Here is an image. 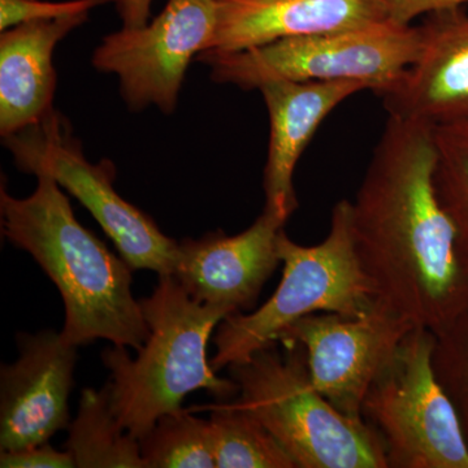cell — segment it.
<instances>
[{
	"label": "cell",
	"instance_id": "cell-1",
	"mask_svg": "<svg viewBox=\"0 0 468 468\" xmlns=\"http://www.w3.org/2000/svg\"><path fill=\"white\" fill-rule=\"evenodd\" d=\"M436 163L435 128L389 116L351 202L354 248L375 300L433 334L458 315L468 292Z\"/></svg>",
	"mask_w": 468,
	"mask_h": 468
},
{
	"label": "cell",
	"instance_id": "cell-2",
	"mask_svg": "<svg viewBox=\"0 0 468 468\" xmlns=\"http://www.w3.org/2000/svg\"><path fill=\"white\" fill-rule=\"evenodd\" d=\"M37 178L36 190L27 198H15L2 187V229L60 292L66 310L61 335L77 347L107 340L137 351L150 331L132 292L133 268L82 227L50 175Z\"/></svg>",
	"mask_w": 468,
	"mask_h": 468
},
{
	"label": "cell",
	"instance_id": "cell-3",
	"mask_svg": "<svg viewBox=\"0 0 468 468\" xmlns=\"http://www.w3.org/2000/svg\"><path fill=\"white\" fill-rule=\"evenodd\" d=\"M149 337L132 358L125 346L107 347L111 405L129 435L140 440L160 417L181 409L185 397L207 390L220 399L239 394L207 356L209 338L232 310L194 300L175 276H159L150 297L140 300Z\"/></svg>",
	"mask_w": 468,
	"mask_h": 468
},
{
	"label": "cell",
	"instance_id": "cell-4",
	"mask_svg": "<svg viewBox=\"0 0 468 468\" xmlns=\"http://www.w3.org/2000/svg\"><path fill=\"white\" fill-rule=\"evenodd\" d=\"M236 401L267 428L297 468H389L384 443L319 393L297 341L267 345L229 366Z\"/></svg>",
	"mask_w": 468,
	"mask_h": 468
},
{
	"label": "cell",
	"instance_id": "cell-5",
	"mask_svg": "<svg viewBox=\"0 0 468 468\" xmlns=\"http://www.w3.org/2000/svg\"><path fill=\"white\" fill-rule=\"evenodd\" d=\"M279 254L284 270L270 300L254 313L236 311L218 325L217 354L209 359L215 371L245 362L311 314L360 316L377 303L354 248L350 201L335 203L324 241L302 246L282 230Z\"/></svg>",
	"mask_w": 468,
	"mask_h": 468
},
{
	"label": "cell",
	"instance_id": "cell-6",
	"mask_svg": "<svg viewBox=\"0 0 468 468\" xmlns=\"http://www.w3.org/2000/svg\"><path fill=\"white\" fill-rule=\"evenodd\" d=\"M419 27L387 20L359 29L280 39L237 52L197 57L214 81L255 90L267 82L353 81L377 95L387 91L417 58Z\"/></svg>",
	"mask_w": 468,
	"mask_h": 468
},
{
	"label": "cell",
	"instance_id": "cell-7",
	"mask_svg": "<svg viewBox=\"0 0 468 468\" xmlns=\"http://www.w3.org/2000/svg\"><path fill=\"white\" fill-rule=\"evenodd\" d=\"M435 343L431 329L414 326L363 403L389 468H468L460 417L433 369Z\"/></svg>",
	"mask_w": 468,
	"mask_h": 468
},
{
	"label": "cell",
	"instance_id": "cell-8",
	"mask_svg": "<svg viewBox=\"0 0 468 468\" xmlns=\"http://www.w3.org/2000/svg\"><path fill=\"white\" fill-rule=\"evenodd\" d=\"M3 144L21 172L50 175L61 189L79 199L133 270L174 275L178 242L116 192L111 160L94 165L85 158L81 144L58 111L3 138Z\"/></svg>",
	"mask_w": 468,
	"mask_h": 468
},
{
	"label": "cell",
	"instance_id": "cell-9",
	"mask_svg": "<svg viewBox=\"0 0 468 468\" xmlns=\"http://www.w3.org/2000/svg\"><path fill=\"white\" fill-rule=\"evenodd\" d=\"M218 23L217 0H168L144 27L109 34L92 55V66L116 75L126 106L174 112L187 67L207 50Z\"/></svg>",
	"mask_w": 468,
	"mask_h": 468
},
{
	"label": "cell",
	"instance_id": "cell-10",
	"mask_svg": "<svg viewBox=\"0 0 468 468\" xmlns=\"http://www.w3.org/2000/svg\"><path fill=\"white\" fill-rule=\"evenodd\" d=\"M414 326L377 301L360 316L311 314L285 329L277 341L303 345L319 393L346 417L365 421L362 410L369 389Z\"/></svg>",
	"mask_w": 468,
	"mask_h": 468
},
{
	"label": "cell",
	"instance_id": "cell-11",
	"mask_svg": "<svg viewBox=\"0 0 468 468\" xmlns=\"http://www.w3.org/2000/svg\"><path fill=\"white\" fill-rule=\"evenodd\" d=\"M20 356L0 371V451L48 442L69 428V396L77 346L60 332L18 337Z\"/></svg>",
	"mask_w": 468,
	"mask_h": 468
},
{
	"label": "cell",
	"instance_id": "cell-12",
	"mask_svg": "<svg viewBox=\"0 0 468 468\" xmlns=\"http://www.w3.org/2000/svg\"><path fill=\"white\" fill-rule=\"evenodd\" d=\"M285 221L263 211L234 236L207 233L178 242L174 275L194 300L232 310H250L282 264L280 234Z\"/></svg>",
	"mask_w": 468,
	"mask_h": 468
},
{
	"label": "cell",
	"instance_id": "cell-13",
	"mask_svg": "<svg viewBox=\"0 0 468 468\" xmlns=\"http://www.w3.org/2000/svg\"><path fill=\"white\" fill-rule=\"evenodd\" d=\"M414 63L383 94L388 115L432 128L468 125V15L452 8L427 15Z\"/></svg>",
	"mask_w": 468,
	"mask_h": 468
},
{
	"label": "cell",
	"instance_id": "cell-14",
	"mask_svg": "<svg viewBox=\"0 0 468 468\" xmlns=\"http://www.w3.org/2000/svg\"><path fill=\"white\" fill-rule=\"evenodd\" d=\"M270 116V144L263 189L270 212L288 223L298 208L292 176L302 154L326 116L347 98L367 90L353 81L277 80L258 89Z\"/></svg>",
	"mask_w": 468,
	"mask_h": 468
},
{
	"label": "cell",
	"instance_id": "cell-15",
	"mask_svg": "<svg viewBox=\"0 0 468 468\" xmlns=\"http://www.w3.org/2000/svg\"><path fill=\"white\" fill-rule=\"evenodd\" d=\"M217 27L206 51L249 50L280 39L345 32L389 20L380 0H217Z\"/></svg>",
	"mask_w": 468,
	"mask_h": 468
},
{
	"label": "cell",
	"instance_id": "cell-16",
	"mask_svg": "<svg viewBox=\"0 0 468 468\" xmlns=\"http://www.w3.org/2000/svg\"><path fill=\"white\" fill-rule=\"evenodd\" d=\"M89 20V14L30 21L0 34V134L36 124L54 110L55 48Z\"/></svg>",
	"mask_w": 468,
	"mask_h": 468
},
{
	"label": "cell",
	"instance_id": "cell-17",
	"mask_svg": "<svg viewBox=\"0 0 468 468\" xmlns=\"http://www.w3.org/2000/svg\"><path fill=\"white\" fill-rule=\"evenodd\" d=\"M66 451L79 468H146L140 441L117 420L110 385L84 389L79 414L70 423Z\"/></svg>",
	"mask_w": 468,
	"mask_h": 468
},
{
	"label": "cell",
	"instance_id": "cell-18",
	"mask_svg": "<svg viewBox=\"0 0 468 468\" xmlns=\"http://www.w3.org/2000/svg\"><path fill=\"white\" fill-rule=\"evenodd\" d=\"M208 409L217 468H297L275 437L236 399Z\"/></svg>",
	"mask_w": 468,
	"mask_h": 468
},
{
	"label": "cell",
	"instance_id": "cell-19",
	"mask_svg": "<svg viewBox=\"0 0 468 468\" xmlns=\"http://www.w3.org/2000/svg\"><path fill=\"white\" fill-rule=\"evenodd\" d=\"M138 441L146 468H217L209 420L186 410L163 415Z\"/></svg>",
	"mask_w": 468,
	"mask_h": 468
},
{
	"label": "cell",
	"instance_id": "cell-20",
	"mask_svg": "<svg viewBox=\"0 0 468 468\" xmlns=\"http://www.w3.org/2000/svg\"><path fill=\"white\" fill-rule=\"evenodd\" d=\"M437 196L457 230V250L468 261V125L436 128Z\"/></svg>",
	"mask_w": 468,
	"mask_h": 468
},
{
	"label": "cell",
	"instance_id": "cell-21",
	"mask_svg": "<svg viewBox=\"0 0 468 468\" xmlns=\"http://www.w3.org/2000/svg\"><path fill=\"white\" fill-rule=\"evenodd\" d=\"M452 320L437 332L432 363L437 380L452 399L460 417L464 437H468V324Z\"/></svg>",
	"mask_w": 468,
	"mask_h": 468
},
{
	"label": "cell",
	"instance_id": "cell-22",
	"mask_svg": "<svg viewBox=\"0 0 468 468\" xmlns=\"http://www.w3.org/2000/svg\"><path fill=\"white\" fill-rule=\"evenodd\" d=\"M115 3V0H68V2H43V0H0V30L52 18L90 14L91 9Z\"/></svg>",
	"mask_w": 468,
	"mask_h": 468
},
{
	"label": "cell",
	"instance_id": "cell-23",
	"mask_svg": "<svg viewBox=\"0 0 468 468\" xmlns=\"http://www.w3.org/2000/svg\"><path fill=\"white\" fill-rule=\"evenodd\" d=\"M2 468H72L75 461L69 452H58L50 443L45 442L32 448L16 452H2Z\"/></svg>",
	"mask_w": 468,
	"mask_h": 468
},
{
	"label": "cell",
	"instance_id": "cell-24",
	"mask_svg": "<svg viewBox=\"0 0 468 468\" xmlns=\"http://www.w3.org/2000/svg\"><path fill=\"white\" fill-rule=\"evenodd\" d=\"M388 18L401 26H412L418 17L427 16L442 9L461 8L468 0H380Z\"/></svg>",
	"mask_w": 468,
	"mask_h": 468
},
{
	"label": "cell",
	"instance_id": "cell-25",
	"mask_svg": "<svg viewBox=\"0 0 468 468\" xmlns=\"http://www.w3.org/2000/svg\"><path fill=\"white\" fill-rule=\"evenodd\" d=\"M154 0H115L122 27L135 29L146 26L150 20Z\"/></svg>",
	"mask_w": 468,
	"mask_h": 468
}]
</instances>
